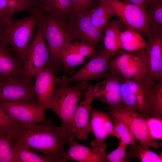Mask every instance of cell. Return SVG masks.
<instances>
[{
    "label": "cell",
    "mask_w": 162,
    "mask_h": 162,
    "mask_svg": "<svg viewBox=\"0 0 162 162\" xmlns=\"http://www.w3.org/2000/svg\"><path fill=\"white\" fill-rule=\"evenodd\" d=\"M10 134L12 139L28 146L54 162H63L64 145L72 139L63 128L53 124L50 118L41 123L19 122Z\"/></svg>",
    "instance_id": "1"
},
{
    "label": "cell",
    "mask_w": 162,
    "mask_h": 162,
    "mask_svg": "<svg viewBox=\"0 0 162 162\" xmlns=\"http://www.w3.org/2000/svg\"><path fill=\"white\" fill-rule=\"evenodd\" d=\"M29 13L28 16L21 18L12 19L0 28L2 43L6 46L10 45L16 57L23 63L35 29L44 16L41 6Z\"/></svg>",
    "instance_id": "2"
},
{
    "label": "cell",
    "mask_w": 162,
    "mask_h": 162,
    "mask_svg": "<svg viewBox=\"0 0 162 162\" xmlns=\"http://www.w3.org/2000/svg\"><path fill=\"white\" fill-rule=\"evenodd\" d=\"M88 82H79L74 86L59 82L56 89L50 109L61 121V126L72 139H76L73 131V120L83 90Z\"/></svg>",
    "instance_id": "3"
},
{
    "label": "cell",
    "mask_w": 162,
    "mask_h": 162,
    "mask_svg": "<svg viewBox=\"0 0 162 162\" xmlns=\"http://www.w3.org/2000/svg\"><path fill=\"white\" fill-rule=\"evenodd\" d=\"M154 84L144 79H122L120 91L123 104L146 118L151 117Z\"/></svg>",
    "instance_id": "4"
},
{
    "label": "cell",
    "mask_w": 162,
    "mask_h": 162,
    "mask_svg": "<svg viewBox=\"0 0 162 162\" xmlns=\"http://www.w3.org/2000/svg\"><path fill=\"white\" fill-rule=\"evenodd\" d=\"M41 25L50 55V62L47 66L56 74L61 65L60 55L61 51L74 39L67 31L63 19L44 14Z\"/></svg>",
    "instance_id": "5"
},
{
    "label": "cell",
    "mask_w": 162,
    "mask_h": 162,
    "mask_svg": "<svg viewBox=\"0 0 162 162\" xmlns=\"http://www.w3.org/2000/svg\"><path fill=\"white\" fill-rule=\"evenodd\" d=\"M113 15L124 24L125 28L134 30L146 38L150 34L146 8L120 0H100Z\"/></svg>",
    "instance_id": "6"
},
{
    "label": "cell",
    "mask_w": 162,
    "mask_h": 162,
    "mask_svg": "<svg viewBox=\"0 0 162 162\" xmlns=\"http://www.w3.org/2000/svg\"><path fill=\"white\" fill-rule=\"evenodd\" d=\"M141 50L122 52L109 61L107 70L113 72L121 79H144L147 69Z\"/></svg>",
    "instance_id": "7"
},
{
    "label": "cell",
    "mask_w": 162,
    "mask_h": 162,
    "mask_svg": "<svg viewBox=\"0 0 162 162\" xmlns=\"http://www.w3.org/2000/svg\"><path fill=\"white\" fill-rule=\"evenodd\" d=\"M116 53L101 46L93 55L88 62L76 73L69 78L63 77L58 79V83L70 84L74 82H88L106 76L109 73L107 70L108 62Z\"/></svg>",
    "instance_id": "8"
},
{
    "label": "cell",
    "mask_w": 162,
    "mask_h": 162,
    "mask_svg": "<svg viewBox=\"0 0 162 162\" xmlns=\"http://www.w3.org/2000/svg\"><path fill=\"white\" fill-rule=\"evenodd\" d=\"M89 10L71 14L63 20L67 31L74 40H78L95 47L103 40L104 35L92 25Z\"/></svg>",
    "instance_id": "9"
},
{
    "label": "cell",
    "mask_w": 162,
    "mask_h": 162,
    "mask_svg": "<svg viewBox=\"0 0 162 162\" xmlns=\"http://www.w3.org/2000/svg\"><path fill=\"white\" fill-rule=\"evenodd\" d=\"M50 60V53L46 44L41 22L37 28L25 55L24 75L33 78L39 70L48 65Z\"/></svg>",
    "instance_id": "10"
},
{
    "label": "cell",
    "mask_w": 162,
    "mask_h": 162,
    "mask_svg": "<svg viewBox=\"0 0 162 162\" xmlns=\"http://www.w3.org/2000/svg\"><path fill=\"white\" fill-rule=\"evenodd\" d=\"M109 113L120 118L129 128L139 144L154 148L161 147L162 142L149 139L147 135L146 118L138 112L122 104L117 107L107 108Z\"/></svg>",
    "instance_id": "11"
},
{
    "label": "cell",
    "mask_w": 162,
    "mask_h": 162,
    "mask_svg": "<svg viewBox=\"0 0 162 162\" xmlns=\"http://www.w3.org/2000/svg\"><path fill=\"white\" fill-rule=\"evenodd\" d=\"M105 79L94 84H88L84 97L98 99L114 108L123 104L121 93V78L115 73L109 72Z\"/></svg>",
    "instance_id": "12"
},
{
    "label": "cell",
    "mask_w": 162,
    "mask_h": 162,
    "mask_svg": "<svg viewBox=\"0 0 162 162\" xmlns=\"http://www.w3.org/2000/svg\"><path fill=\"white\" fill-rule=\"evenodd\" d=\"M32 78L24 75L19 79L0 81V102H22L38 104Z\"/></svg>",
    "instance_id": "13"
},
{
    "label": "cell",
    "mask_w": 162,
    "mask_h": 162,
    "mask_svg": "<svg viewBox=\"0 0 162 162\" xmlns=\"http://www.w3.org/2000/svg\"><path fill=\"white\" fill-rule=\"evenodd\" d=\"M8 115L21 123L37 124L45 122V110L38 104L27 102H0Z\"/></svg>",
    "instance_id": "14"
},
{
    "label": "cell",
    "mask_w": 162,
    "mask_h": 162,
    "mask_svg": "<svg viewBox=\"0 0 162 162\" xmlns=\"http://www.w3.org/2000/svg\"><path fill=\"white\" fill-rule=\"evenodd\" d=\"M147 45L141 50L147 69L144 80L154 83L157 74L162 70V34H150L147 38Z\"/></svg>",
    "instance_id": "15"
},
{
    "label": "cell",
    "mask_w": 162,
    "mask_h": 162,
    "mask_svg": "<svg viewBox=\"0 0 162 162\" xmlns=\"http://www.w3.org/2000/svg\"><path fill=\"white\" fill-rule=\"evenodd\" d=\"M34 77V91L38 104L45 110L50 109L58 78L47 66L39 70Z\"/></svg>",
    "instance_id": "16"
},
{
    "label": "cell",
    "mask_w": 162,
    "mask_h": 162,
    "mask_svg": "<svg viewBox=\"0 0 162 162\" xmlns=\"http://www.w3.org/2000/svg\"><path fill=\"white\" fill-rule=\"evenodd\" d=\"M90 113L91 131L94 136V139L91 143L92 147L98 146L105 149L107 146L104 141L106 138L113 136L119 140L109 113L99 110L91 106Z\"/></svg>",
    "instance_id": "17"
},
{
    "label": "cell",
    "mask_w": 162,
    "mask_h": 162,
    "mask_svg": "<svg viewBox=\"0 0 162 162\" xmlns=\"http://www.w3.org/2000/svg\"><path fill=\"white\" fill-rule=\"evenodd\" d=\"M75 140H71L68 143L69 147L64 153L63 162L70 160L79 162H106L105 149L96 146L89 148L78 143Z\"/></svg>",
    "instance_id": "18"
},
{
    "label": "cell",
    "mask_w": 162,
    "mask_h": 162,
    "mask_svg": "<svg viewBox=\"0 0 162 162\" xmlns=\"http://www.w3.org/2000/svg\"><path fill=\"white\" fill-rule=\"evenodd\" d=\"M94 51V47L83 42H69L61 52V65L63 66L65 70H69L82 63L85 57L92 56Z\"/></svg>",
    "instance_id": "19"
},
{
    "label": "cell",
    "mask_w": 162,
    "mask_h": 162,
    "mask_svg": "<svg viewBox=\"0 0 162 162\" xmlns=\"http://www.w3.org/2000/svg\"><path fill=\"white\" fill-rule=\"evenodd\" d=\"M0 43V76L1 81L19 79L23 74V63L11 50Z\"/></svg>",
    "instance_id": "20"
},
{
    "label": "cell",
    "mask_w": 162,
    "mask_h": 162,
    "mask_svg": "<svg viewBox=\"0 0 162 162\" xmlns=\"http://www.w3.org/2000/svg\"><path fill=\"white\" fill-rule=\"evenodd\" d=\"M81 101L75 112L73 120V131L75 139L86 140L91 132L89 122V113L91 104L94 99L84 97Z\"/></svg>",
    "instance_id": "21"
},
{
    "label": "cell",
    "mask_w": 162,
    "mask_h": 162,
    "mask_svg": "<svg viewBox=\"0 0 162 162\" xmlns=\"http://www.w3.org/2000/svg\"><path fill=\"white\" fill-rule=\"evenodd\" d=\"M37 0H0V28L17 13L29 12L37 6Z\"/></svg>",
    "instance_id": "22"
},
{
    "label": "cell",
    "mask_w": 162,
    "mask_h": 162,
    "mask_svg": "<svg viewBox=\"0 0 162 162\" xmlns=\"http://www.w3.org/2000/svg\"><path fill=\"white\" fill-rule=\"evenodd\" d=\"M125 28L124 24L120 20L112 19L108 22L103 30L104 34L103 40L104 47L109 51L116 53L121 49L120 34Z\"/></svg>",
    "instance_id": "23"
},
{
    "label": "cell",
    "mask_w": 162,
    "mask_h": 162,
    "mask_svg": "<svg viewBox=\"0 0 162 162\" xmlns=\"http://www.w3.org/2000/svg\"><path fill=\"white\" fill-rule=\"evenodd\" d=\"M12 148L15 162H54L53 160L38 153L28 146L12 139Z\"/></svg>",
    "instance_id": "24"
},
{
    "label": "cell",
    "mask_w": 162,
    "mask_h": 162,
    "mask_svg": "<svg viewBox=\"0 0 162 162\" xmlns=\"http://www.w3.org/2000/svg\"><path fill=\"white\" fill-rule=\"evenodd\" d=\"M121 48L126 52H133L144 49L147 46V42L138 32L125 28L120 36Z\"/></svg>",
    "instance_id": "25"
},
{
    "label": "cell",
    "mask_w": 162,
    "mask_h": 162,
    "mask_svg": "<svg viewBox=\"0 0 162 162\" xmlns=\"http://www.w3.org/2000/svg\"><path fill=\"white\" fill-rule=\"evenodd\" d=\"M41 6L46 14L62 19L72 13L70 0H43Z\"/></svg>",
    "instance_id": "26"
},
{
    "label": "cell",
    "mask_w": 162,
    "mask_h": 162,
    "mask_svg": "<svg viewBox=\"0 0 162 162\" xmlns=\"http://www.w3.org/2000/svg\"><path fill=\"white\" fill-rule=\"evenodd\" d=\"M148 6L146 12L150 34H162V0H157Z\"/></svg>",
    "instance_id": "27"
},
{
    "label": "cell",
    "mask_w": 162,
    "mask_h": 162,
    "mask_svg": "<svg viewBox=\"0 0 162 162\" xmlns=\"http://www.w3.org/2000/svg\"><path fill=\"white\" fill-rule=\"evenodd\" d=\"M98 1L96 7L89 9V16L93 26L103 32L104 27L112 15L104 3L100 0Z\"/></svg>",
    "instance_id": "28"
},
{
    "label": "cell",
    "mask_w": 162,
    "mask_h": 162,
    "mask_svg": "<svg viewBox=\"0 0 162 162\" xmlns=\"http://www.w3.org/2000/svg\"><path fill=\"white\" fill-rule=\"evenodd\" d=\"M127 158H136L141 162H161L162 153L158 154L139 144L132 146L126 152Z\"/></svg>",
    "instance_id": "29"
},
{
    "label": "cell",
    "mask_w": 162,
    "mask_h": 162,
    "mask_svg": "<svg viewBox=\"0 0 162 162\" xmlns=\"http://www.w3.org/2000/svg\"><path fill=\"white\" fill-rule=\"evenodd\" d=\"M109 114L116 131L118 136L119 140L127 145L132 146L136 145L137 140L124 122L118 116Z\"/></svg>",
    "instance_id": "30"
},
{
    "label": "cell",
    "mask_w": 162,
    "mask_h": 162,
    "mask_svg": "<svg viewBox=\"0 0 162 162\" xmlns=\"http://www.w3.org/2000/svg\"><path fill=\"white\" fill-rule=\"evenodd\" d=\"M0 162H15L10 132L0 133Z\"/></svg>",
    "instance_id": "31"
},
{
    "label": "cell",
    "mask_w": 162,
    "mask_h": 162,
    "mask_svg": "<svg viewBox=\"0 0 162 162\" xmlns=\"http://www.w3.org/2000/svg\"><path fill=\"white\" fill-rule=\"evenodd\" d=\"M147 133L152 140L162 139V118L149 117L146 118Z\"/></svg>",
    "instance_id": "32"
},
{
    "label": "cell",
    "mask_w": 162,
    "mask_h": 162,
    "mask_svg": "<svg viewBox=\"0 0 162 162\" xmlns=\"http://www.w3.org/2000/svg\"><path fill=\"white\" fill-rule=\"evenodd\" d=\"M152 117L162 118V81H154Z\"/></svg>",
    "instance_id": "33"
},
{
    "label": "cell",
    "mask_w": 162,
    "mask_h": 162,
    "mask_svg": "<svg viewBox=\"0 0 162 162\" xmlns=\"http://www.w3.org/2000/svg\"><path fill=\"white\" fill-rule=\"evenodd\" d=\"M128 145L120 140L118 146L115 150L106 155V161L108 162H128L130 161L126 156V149Z\"/></svg>",
    "instance_id": "34"
},
{
    "label": "cell",
    "mask_w": 162,
    "mask_h": 162,
    "mask_svg": "<svg viewBox=\"0 0 162 162\" xmlns=\"http://www.w3.org/2000/svg\"><path fill=\"white\" fill-rule=\"evenodd\" d=\"M18 123L9 117L0 105V133L10 132Z\"/></svg>",
    "instance_id": "35"
},
{
    "label": "cell",
    "mask_w": 162,
    "mask_h": 162,
    "mask_svg": "<svg viewBox=\"0 0 162 162\" xmlns=\"http://www.w3.org/2000/svg\"><path fill=\"white\" fill-rule=\"evenodd\" d=\"M72 14H76L82 11V0H70Z\"/></svg>",
    "instance_id": "36"
},
{
    "label": "cell",
    "mask_w": 162,
    "mask_h": 162,
    "mask_svg": "<svg viewBox=\"0 0 162 162\" xmlns=\"http://www.w3.org/2000/svg\"><path fill=\"white\" fill-rule=\"evenodd\" d=\"M123 1L146 7L150 3L157 0H122Z\"/></svg>",
    "instance_id": "37"
},
{
    "label": "cell",
    "mask_w": 162,
    "mask_h": 162,
    "mask_svg": "<svg viewBox=\"0 0 162 162\" xmlns=\"http://www.w3.org/2000/svg\"><path fill=\"white\" fill-rule=\"evenodd\" d=\"M94 0H82L83 11L90 9Z\"/></svg>",
    "instance_id": "38"
},
{
    "label": "cell",
    "mask_w": 162,
    "mask_h": 162,
    "mask_svg": "<svg viewBox=\"0 0 162 162\" xmlns=\"http://www.w3.org/2000/svg\"><path fill=\"white\" fill-rule=\"evenodd\" d=\"M0 43H2V38H1V31L0 28Z\"/></svg>",
    "instance_id": "39"
},
{
    "label": "cell",
    "mask_w": 162,
    "mask_h": 162,
    "mask_svg": "<svg viewBox=\"0 0 162 162\" xmlns=\"http://www.w3.org/2000/svg\"><path fill=\"white\" fill-rule=\"evenodd\" d=\"M1 81V77L0 76V82Z\"/></svg>",
    "instance_id": "40"
},
{
    "label": "cell",
    "mask_w": 162,
    "mask_h": 162,
    "mask_svg": "<svg viewBox=\"0 0 162 162\" xmlns=\"http://www.w3.org/2000/svg\"><path fill=\"white\" fill-rule=\"evenodd\" d=\"M40 0L41 1H42L43 0Z\"/></svg>",
    "instance_id": "41"
}]
</instances>
